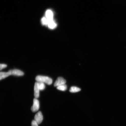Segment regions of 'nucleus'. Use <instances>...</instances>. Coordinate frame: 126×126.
<instances>
[{
  "mask_svg": "<svg viewBox=\"0 0 126 126\" xmlns=\"http://www.w3.org/2000/svg\"><path fill=\"white\" fill-rule=\"evenodd\" d=\"M36 80L37 82H43L49 85L51 84L53 82V80L51 78L43 76H38L36 77Z\"/></svg>",
  "mask_w": 126,
  "mask_h": 126,
  "instance_id": "1",
  "label": "nucleus"
},
{
  "mask_svg": "<svg viewBox=\"0 0 126 126\" xmlns=\"http://www.w3.org/2000/svg\"><path fill=\"white\" fill-rule=\"evenodd\" d=\"M39 108V100L36 98H34L33 103L31 110L33 112H36L38 111Z\"/></svg>",
  "mask_w": 126,
  "mask_h": 126,
  "instance_id": "2",
  "label": "nucleus"
},
{
  "mask_svg": "<svg viewBox=\"0 0 126 126\" xmlns=\"http://www.w3.org/2000/svg\"><path fill=\"white\" fill-rule=\"evenodd\" d=\"M11 75L15 76H22L24 74L21 71L17 69L10 70L9 71Z\"/></svg>",
  "mask_w": 126,
  "mask_h": 126,
  "instance_id": "3",
  "label": "nucleus"
},
{
  "mask_svg": "<svg viewBox=\"0 0 126 126\" xmlns=\"http://www.w3.org/2000/svg\"><path fill=\"white\" fill-rule=\"evenodd\" d=\"M43 115L41 111H39L34 116V120L38 124H40L43 120Z\"/></svg>",
  "mask_w": 126,
  "mask_h": 126,
  "instance_id": "4",
  "label": "nucleus"
},
{
  "mask_svg": "<svg viewBox=\"0 0 126 126\" xmlns=\"http://www.w3.org/2000/svg\"><path fill=\"white\" fill-rule=\"evenodd\" d=\"M66 83V80L62 77H59L56 81H55L54 86L55 87L59 86L61 85L65 84Z\"/></svg>",
  "mask_w": 126,
  "mask_h": 126,
  "instance_id": "5",
  "label": "nucleus"
},
{
  "mask_svg": "<svg viewBox=\"0 0 126 126\" xmlns=\"http://www.w3.org/2000/svg\"><path fill=\"white\" fill-rule=\"evenodd\" d=\"M39 88L37 84V82H36L34 84V96L35 98H38L39 96V91H40Z\"/></svg>",
  "mask_w": 126,
  "mask_h": 126,
  "instance_id": "6",
  "label": "nucleus"
},
{
  "mask_svg": "<svg viewBox=\"0 0 126 126\" xmlns=\"http://www.w3.org/2000/svg\"><path fill=\"white\" fill-rule=\"evenodd\" d=\"M47 25H48V28L51 29H54L56 28L57 26L56 24L53 19L48 20V23Z\"/></svg>",
  "mask_w": 126,
  "mask_h": 126,
  "instance_id": "7",
  "label": "nucleus"
},
{
  "mask_svg": "<svg viewBox=\"0 0 126 126\" xmlns=\"http://www.w3.org/2000/svg\"><path fill=\"white\" fill-rule=\"evenodd\" d=\"M46 18L48 20L53 19V14L51 10H47L46 13Z\"/></svg>",
  "mask_w": 126,
  "mask_h": 126,
  "instance_id": "8",
  "label": "nucleus"
},
{
  "mask_svg": "<svg viewBox=\"0 0 126 126\" xmlns=\"http://www.w3.org/2000/svg\"><path fill=\"white\" fill-rule=\"evenodd\" d=\"M11 75L9 72H0V80L4 79Z\"/></svg>",
  "mask_w": 126,
  "mask_h": 126,
  "instance_id": "9",
  "label": "nucleus"
},
{
  "mask_svg": "<svg viewBox=\"0 0 126 126\" xmlns=\"http://www.w3.org/2000/svg\"><path fill=\"white\" fill-rule=\"evenodd\" d=\"M81 90L80 88L76 86H72L70 88V91L71 93H75L79 92Z\"/></svg>",
  "mask_w": 126,
  "mask_h": 126,
  "instance_id": "10",
  "label": "nucleus"
},
{
  "mask_svg": "<svg viewBox=\"0 0 126 126\" xmlns=\"http://www.w3.org/2000/svg\"><path fill=\"white\" fill-rule=\"evenodd\" d=\"M38 86L40 91H42L45 89V83L39 82H37Z\"/></svg>",
  "mask_w": 126,
  "mask_h": 126,
  "instance_id": "11",
  "label": "nucleus"
},
{
  "mask_svg": "<svg viewBox=\"0 0 126 126\" xmlns=\"http://www.w3.org/2000/svg\"><path fill=\"white\" fill-rule=\"evenodd\" d=\"M67 89V87L65 84L61 85L57 87V89L59 90L64 91H65Z\"/></svg>",
  "mask_w": 126,
  "mask_h": 126,
  "instance_id": "12",
  "label": "nucleus"
},
{
  "mask_svg": "<svg viewBox=\"0 0 126 126\" xmlns=\"http://www.w3.org/2000/svg\"><path fill=\"white\" fill-rule=\"evenodd\" d=\"M42 23L44 25H47L48 23V19L46 17H43L42 20Z\"/></svg>",
  "mask_w": 126,
  "mask_h": 126,
  "instance_id": "13",
  "label": "nucleus"
},
{
  "mask_svg": "<svg viewBox=\"0 0 126 126\" xmlns=\"http://www.w3.org/2000/svg\"><path fill=\"white\" fill-rule=\"evenodd\" d=\"M7 66V64H0V70H2V69L5 68Z\"/></svg>",
  "mask_w": 126,
  "mask_h": 126,
  "instance_id": "14",
  "label": "nucleus"
},
{
  "mask_svg": "<svg viewBox=\"0 0 126 126\" xmlns=\"http://www.w3.org/2000/svg\"><path fill=\"white\" fill-rule=\"evenodd\" d=\"M32 126H38V124L34 120H33L32 122Z\"/></svg>",
  "mask_w": 126,
  "mask_h": 126,
  "instance_id": "15",
  "label": "nucleus"
}]
</instances>
